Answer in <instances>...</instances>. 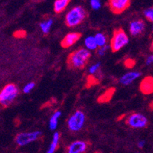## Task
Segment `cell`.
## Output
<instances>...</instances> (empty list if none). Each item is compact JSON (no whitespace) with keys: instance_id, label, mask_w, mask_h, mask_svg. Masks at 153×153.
Returning a JSON list of instances; mask_svg holds the SVG:
<instances>
[{"instance_id":"1","label":"cell","mask_w":153,"mask_h":153,"mask_svg":"<svg viewBox=\"0 0 153 153\" xmlns=\"http://www.w3.org/2000/svg\"><path fill=\"white\" fill-rule=\"evenodd\" d=\"M91 56V52L87 49H77L68 56V66L71 69H83L88 62Z\"/></svg>"},{"instance_id":"2","label":"cell","mask_w":153,"mask_h":153,"mask_svg":"<svg viewBox=\"0 0 153 153\" xmlns=\"http://www.w3.org/2000/svg\"><path fill=\"white\" fill-rule=\"evenodd\" d=\"M86 16V11L80 6H76L67 13L65 16V23L68 27L73 28L80 25L85 19Z\"/></svg>"},{"instance_id":"3","label":"cell","mask_w":153,"mask_h":153,"mask_svg":"<svg viewBox=\"0 0 153 153\" xmlns=\"http://www.w3.org/2000/svg\"><path fill=\"white\" fill-rule=\"evenodd\" d=\"M19 88L13 84H7L0 91V104L2 106H9L19 95Z\"/></svg>"},{"instance_id":"4","label":"cell","mask_w":153,"mask_h":153,"mask_svg":"<svg viewBox=\"0 0 153 153\" xmlns=\"http://www.w3.org/2000/svg\"><path fill=\"white\" fill-rule=\"evenodd\" d=\"M129 43V37L122 29H118L113 32L110 41V48L113 52H117Z\"/></svg>"},{"instance_id":"5","label":"cell","mask_w":153,"mask_h":153,"mask_svg":"<svg viewBox=\"0 0 153 153\" xmlns=\"http://www.w3.org/2000/svg\"><path fill=\"white\" fill-rule=\"evenodd\" d=\"M86 116L81 110H76L68 120V129L71 132H78L81 130L85 123Z\"/></svg>"},{"instance_id":"6","label":"cell","mask_w":153,"mask_h":153,"mask_svg":"<svg viewBox=\"0 0 153 153\" xmlns=\"http://www.w3.org/2000/svg\"><path fill=\"white\" fill-rule=\"evenodd\" d=\"M126 123L132 129H143L148 125V119L141 113H132L126 120Z\"/></svg>"},{"instance_id":"7","label":"cell","mask_w":153,"mask_h":153,"mask_svg":"<svg viewBox=\"0 0 153 153\" xmlns=\"http://www.w3.org/2000/svg\"><path fill=\"white\" fill-rule=\"evenodd\" d=\"M42 136L41 131H33L28 132H21L16 136L15 141L19 146H24L35 141Z\"/></svg>"},{"instance_id":"8","label":"cell","mask_w":153,"mask_h":153,"mask_svg":"<svg viewBox=\"0 0 153 153\" xmlns=\"http://www.w3.org/2000/svg\"><path fill=\"white\" fill-rule=\"evenodd\" d=\"M130 2L131 0H110L109 5L113 13L120 14L129 7Z\"/></svg>"},{"instance_id":"9","label":"cell","mask_w":153,"mask_h":153,"mask_svg":"<svg viewBox=\"0 0 153 153\" xmlns=\"http://www.w3.org/2000/svg\"><path fill=\"white\" fill-rule=\"evenodd\" d=\"M88 143L77 140L71 143L67 147L65 153H84L88 149Z\"/></svg>"},{"instance_id":"10","label":"cell","mask_w":153,"mask_h":153,"mask_svg":"<svg viewBox=\"0 0 153 153\" xmlns=\"http://www.w3.org/2000/svg\"><path fill=\"white\" fill-rule=\"evenodd\" d=\"M80 38H81V34L80 33L71 32V33H68L65 38H63L61 45L63 48H68L74 45L77 41L80 40Z\"/></svg>"},{"instance_id":"11","label":"cell","mask_w":153,"mask_h":153,"mask_svg":"<svg viewBox=\"0 0 153 153\" xmlns=\"http://www.w3.org/2000/svg\"><path fill=\"white\" fill-rule=\"evenodd\" d=\"M146 25L143 20H134L129 25V32L132 36H138L144 31Z\"/></svg>"},{"instance_id":"12","label":"cell","mask_w":153,"mask_h":153,"mask_svg":"<svg viewBox=\"0 0 153 153\" xmlns=\"http://www.w3.org/2000/svg\"><path fill=\"white\" fill-rule=\"evenodd\" d=\"M139 90L143 94L149 95L153 93V76H148L143 79L139 85Z\"/></svg>"},{"instance_id":"13","label":"cell","mask_w":153,"mask_h":153,"mask_svg":"<svg viewBox=\"0 0 153 153\" xmlns=\"http://www.w3.org/2000/svg\"><path fill=\"white\" fill-rule=\"evenodd\" d=\"M141 76V73L139 71H131L123 75L120 79V83L123 85H129L133 81Z\"/></svg>"},{"instance_id":"14","label":"cell","mask_w":153,"mask_h":153,"mask_svg":"<svg viewBox=\"0 0 153 153\" xmlns=\"http://www.w3.org/2000/svg\"><path fill=\"white\" fill-rule=\"evenodd\" d=\"M61 116V112L60 110L54 112L53 115L51 117L50 120H49V129L51 130H55L57 129V125H58V120H59L60 117Z\"/></svg>"},{"instance_id":"15","label":"cell","mask_w":153,"mask_h":153,"mask_svg":"<svg viewBox=\"0 0 153 153\" xmlns=\"http://www.w3.org/2000/svg\"><path fill=\"white\" fill-rule=\"evenodd\" d=\"M60 138H61V135H60L59 132H54L52 137V141L49 146L47 153H54V152L57 150V147H58V145H59Z\"/></svg>"},{"instance_id":"16","label":"cell","mask_w":153,"mask_h":153,"mask_svg":"<svg viewBox=\"0 0 153 153\" xmlns=\"http://www.w3.org/2000/svg\"><path fill=\"white\" fill-rule=\"evenodd\" d=\"M71 0H56L54 4V9L56 13H61L68 7Z\"/></svg>"},{"instance_id":"17","label":"cell","mask_w":153,"mask_h":153,"mask_svg":"<svg viewBox=\"0 0 153 153\" xmlns=\"http://www.w3.org/2000/svg\"><path fill=\"white\" fill-rule=\"evenodd\" d=\"M84 45L88 51H94L98 48L97 44L96 42L94 36H88L84 40Z\"/></svg>"},{"instance_id":"18","label":"cell","mask_w":153,"mask_h":153,"mask_svg":"<svg viewBox=\"0 0 153 153\" xmlns=\"http://www.w3.org/2000/svg\"><path fill=\"white\" fill-rule=\"evenodd\" d=\"M94 38H95L96 42H97V44L98 48L104 47V46L106 45L107 38H106V35H105L103 33L96 34Z\"/></svg>"},{"instance_id":"19","label":"cell","mask_w":153,"mask_h":153,"mask_svg":"<svg viewBox=\"0 0 153 153\" xmlns=\"http://www.w3.org/2000/svg\"><path fill=\"white\" fill-rule=\"evenodd\" d=\"M53 25L52 19H47L40 23V28L44 34H48L50 31Z\"/></svg>"},{"instance_id":"20","label":"cell","mask_w":153,"mask_h":153,"mask_svg":"<svg viewBox=\"0 0 153 153\" xmlns=\"http://www.w3.org/2000/svg\"><path fill=\"white\" fill-rule=\"evenodd\" d=\"M114 92L115 89H110V90H108V91H106L104 94H102V95L100 97L98 100H99L100 103H106V102H108V101L111 99L112 96L114 94Z\"/></svg>"},{"instance_id":"21","label":"cell","mask_w":153,"mask_h":153,"mask_svg":"<svg viewBox=\"0 0 153 153\" xmlns=\"http://www.w3.org/2000/svg\"><path fill=\"white\" fill-rule=\"evenodd\" d=\"M144 16L149 21L153 22V7L146 9L144 12Z\"/></svg>"},{"instance_id":"22","label":"cell","mask_w":153,"mask_h":153,"mask_svg":"<svg viewBox=\"0 0 153 153\" xmlns=\"http://www.w3.org/2000/svg\"><path fill=\"white\" fill-rule=\"evenodd\" d=\"M100 66L101 64L100 62L94 64V65H91V66L89 68V73L91 74H95L100 70Z\"/></svg>"},{"instance_id":"23","label":"cell","mask_w":153,"mask_h":153,"mask_svg":"<svg viewBox=\"0 0 153 153\" xmlns=\"http://www.w3.org/2000/svg\"><path fill=\"white\" fill-rule=\"evenodd\" d=\"M90 4L94 10H99L101 8V0H90Z\"/></svg>"},{"instance_id":"24","label":"cell","mask_w":153,"mask_h":153,"mask_svg":"<svg viewBox=\"0 0 153 153\" xmlns=\"http://www.w3.org/2000/svg\"><path fill=\"white\" fill-rule=\"evenodd\" d=\"M35 86V84L34 82H30V83L27 84L26 85L23 87V93H24V94H29V93L33 90Z\"/></svg>"},{"instance_id":"25","label":"cell","mask_w":153,"mask_h":153,"mask_svg":"<svg viewBox=\"0 0 153 153\" xmlns=\"http://www.w3.org/2000/svg\"><path fill=\"white\" fill-rule=\"evenodd\" d=\"M135 64H136V61H134L133 59H130V58H129V59H127L125 61V66L127 68H133Z\"/></svg>"},{"instance_id":"26","label":"cell","mask_w":153,"mask_h":153,"mask_svg":"<svg viewBox=\"0 0 153 153\" xmlns=\"http://www.w3.org/2000/svg\"><path fill=\"white\" fill-rule=\"evenodd\" d=\"M109 47L107 45L104 46V47H100V48H98L97 49V54L99 56H103L106 54V51L108 50Z\"/></svg>"},{"instance_id":"27","label":"cell","mask_w":153,"mask_h":153,"mask_svg":"<svg viewBox=\"0 0 153 153\" xmlns=\"http://www.w3.org/2000/svg\"><path fill=\"white\" fill-rule=\"evenodd\" d=\"M26 33H25V31H22V30H20V31H16V33H15V36L16 38H24L25 36Z\"/></svg>"},{"instance_id":"28","label":"cell","mask_w":153,"mask_h":153,"mask_svg":"<svg viewBox=\"0 0 153 153\" xmlns=\"http://www.w3.org/2000/svg\"><path fill=\"white\" fill-rule=\"evenodd\" d=\"M146 64L147 65H150L153 64V54H151L149 57H147L146 60Z\"/></svg>"},{"instance_id":"29","label":"cell","mask_w":153,"mask_h":153,"mask_svg":"<svg viewBox=\"0 0 153 153\" xmlns=\"http://www.w3.org/2000/svg\"><path fill=\"white\" fill-rule=\"evenodd\" d=\"M145 144H146V142L143 141V140H140V141H139V143H138V147L140 149L143 148L145 146Z\"/></svg>"},{"instance_id":"30","label":"cell","mask_w":153,"mask_h":153,"mask_svg":"<svg viewBox=\"0 0 153 153\" xmlns=\"http://www.w3.org/2000/svg\"><path fill=\"white\" fill-rule=\"evenodd\" d=\"M150 50H151V51H152L153 52V41L152 42L151 45H150Z\"/></svg>"},{"instance_id":"31","label":"cell","mask_w":153,"mask_h":153,"mask_svg":"<svg viewBox=\"0 0 153 153\" xmlns=\"http://www.w3.org/2000/svg\"><path fill=\"white\" fill-rule=\"evenodd\" d=\"M95 153H100V152H95Z\"/></svg>"},{"instance_id":"32","label":"cell","mask_w":153,"mask_h":153,"mask_svg":"<svg viewBox=\"0 0 153 153\" xmlns=\"http://www.w3.org/2000/svg\"><path fill=\"white\" fill-rule=\"evenodd\" d=\"M152 31H153V26H152Z\"/></svg>"}]
</instances>
